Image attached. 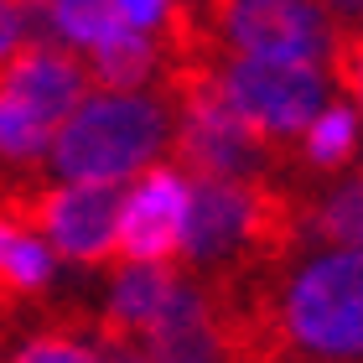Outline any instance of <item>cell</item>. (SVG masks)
<instances>
[{
    "label": "cell",
    "mask_w": 363,
    "mask_h": 363,
    "mask_svg": "<svg viewBox=\"0 0 363 363\" xmlns=\"http://www.w3.org/2000/svg\"><path fill=\"white\" fill-rule=\"evenodd\" d=\"M301 187L286 182L187 177V223L177 259L187 275H234L301 250Z\"/></svg>",
    "instance_id": "obj_1"
},
{
    "label": "cell",
    "mask_w": 363,
    "mask_h": 363,
    "mask_svg": "<svg viewBox=\"0 0 363 363\" xmlns=\"http://www.w3.org/2000/svg\"><path fill=\"white\" fill-rule=\"evenodd\" d=\"M172 145V109L161 94H89L57 125L47 161L62 182H125Z\"/></svg>",
    "instance_id": "obj_2"
},
{
    "label": "cell",
    "mask_w": 363,
    "mask_h": 363,
    "mask_svg": "<svg viewBox=\"0 0 363 363\" xmlns=\"http://www.w3.org/2000/svg\"><path fill=\"white\" fill-rule=\"evenodd\" d=\"M197 11L213 42L239 57L327 68L337 42V21L322 11V0H203Z\"/></svg>",
    "instance_id": "obj_3"
},
{
    "label": "cell",
    "mask_w": 363,
    "mask_h": 363,
    "mask_svg": "<svg viewBox=\"0 0 363 363\" xmlns=\"http://www.w3.org/2000/svg\"><path fill=\"white\" fill-rule=\"evenodd\" d=\"M213 78H218V89L234 104L239 120H250L275 145H291L311 125V114L327 104V94H333L327 73L311 68V62L239 57V52H223V47L213 57Z\"/></svg>",
    "instance_id": "obj_4"
},
{
    "label": "cell",
    "mask_w": 363,
    "mask_h": 363,
    "mask_svg": "<svg viewBox=\"0 0 363 363\" xmlns=\"http://www.w3.org/2000/svg\"><path fill=\"white\" fill-rule=\"evenodd\" d=\"M182 223H187V172L177 167H145L140 182L120 197L114 223V255L120 259H177Z\"/></svg>",
    "instance_id": "obj_5"
},
{
    "label": "cell",
    "mask_w": 363,
    "mask_h": 363,
    "mask_svg": "<svg viewBox=\"0 0 363 363\" xmlns=\"http://www.w3.org/2000/svg\"><path fill=\"white\" fill-rule=\"evenodd\" d=\"M0 89H6L16 104H26L42 125L57 130L89 99L94 73L68 52V47H57L47 37H26L21 47H16V57L0 68Z\"/></svg>",
    "instance_id": "obj_6"
},
{
    "label": "cell",
    "mask_w": 363,
    "mask_h": 363,
    "mask_svg": "<svg viewBox=\"0 0 363 363\" xmlns=\"http://www.w3.org/2000/svg\"><path fill=\"white\" fill-rule=\"evenodd\" d=\"M11 363H104V333L99 317L89 311H52L37 333L21 337V348L11 353Z\"/></svg>",
    "instance_id": "obj_7"
},
{
    "label": "cell",
    "mask_w": 363,
    "mask_h": 363,
    "mask_svg": "<svg viewBox=\"0 0 363 363\" xmlns=\"http://www.w3.org/2000/svg\"><path fill=\"white\" fill-rule=\"evenodd\" d=\"M296 140H301L296 156H306L311 172L333 177L342 167H353V156H358V109L348 104V99H342V104H322Z\"/></svg>",
    "instance_id": "obj_8"
},
{
    "label": "cell",
    "mask_w": 363,
    "mask_h": 363,
    "mask_svg": "<svg viewBox=\"0 0 363 363\" xmlns=\"http://www.w3.org/2000/svg\"><path fill=\"white\" fill-rule=\"evenodd\" d=\"M52 135H57L52 125H42L26 104H16L0 89V167H37V161H47Z\"/></svg>",
    "instance_id": "obj_9"
},
{
    "label": "cell",
    "mask_w": 363,
    "mask_h": 363,
    "mask_svg": "<svg viewBox=\"0 0 363 363\" xmlns=\"http://www.w3.org/2000/svg\"><path fill=\"white\" fill-rule=\"evenodd\" d=\"M327 68H333V78L342 84L348 104L363 114V26H342V31H337V42H333V57H327Z\"/></svg>",
    "instance_id": "obj_10"
},
{
    "label": "cell",
    "mask_w": 363,
    "mask_h": 363,
    "mask_svg": "<svg viewBox=\"0 0 363 363\" xmlns=\"http://www.w3.org/2000/svg\"><path fill=\"white\" fill-rule=\"evenodd\" d=\"M26 42V16H21V0H0V68L16 57V47Z\"/></svg>",
    "instance_id": "obj_11"
},
{
    "label": "cell",
    "mask_w": 363,
    "mask_h": 363,
    "mask_svg": "<svg viewBox=\"0 0 363 363\" xmlns=\"http://www.w3.org/2000/svg\"><path fill=\"white\" fill-rule=\"evenodd\" d=\"M114 6H120V16L130 26H140V31H151L161 16L172 11V0H114Z\"/></svg>",
    "instance_id": "obj_12"
},
{
    "label": "cell",
    "mask_w": 363,
    "mask_h": 363,
    "mask_svg": "<svg viewBox=\"0 0 363 363\" xmlns=\"http://www.w3.org/2000/svg\"><path fill=\"white\" fill-rule=\"evenodd\" d=\"M322 11L342 26H363V0H322Z\"/></svg>",
    "instance_id": "obj_13"
},
{
    "label": "cell",
    "mask_w": 363,
    "mask_h": 363,
    "mask_svg": "<svg viewBox=\"0 0 363 363\" xmlns=\"http://www.w3.org/2000/svg\"><path fill=\"white\" fill-rule=\"evenodd\" d=\"M104 363H145L135 348H125V342H109L104 337Z\"/></svg>",
    "instance_id": "obj_14"
},
{
    "label": "cell",
    "mask_w": 363,
    "mask_h": 363,
    "mask_svg": "<svg viewBox=\"0 0 363 363\" xmlns=\"http://www.w3.org/2000/svg\"><path fill=\"white\" fill-rule=\"evenodd\" d=\"M0 363H6V342H0Z\"/></svg>",
    "instance_id": "obj_15"
}]
</instances>
